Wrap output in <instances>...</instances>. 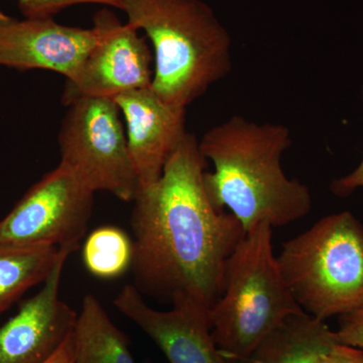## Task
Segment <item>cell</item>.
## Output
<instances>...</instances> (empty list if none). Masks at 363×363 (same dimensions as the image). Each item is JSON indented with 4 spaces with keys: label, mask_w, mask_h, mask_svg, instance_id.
<instances>
[{
    "label": "cell",
    "mask_w": 363,
    "mask_h": 363,
    "mask_svg": "<svg viewBox=\"0 0 363 363\" xmlns=\"http://www.w3.org/2000/svg\"><path fill=\"white\" fill-rule=\"evenodd\" d=\"M315 363H363V350L337 342Z\"/></svg>",
    "instance_id": "19"
},
{
    "label": "cell",
    "mask_w": 363,
    "mask_h": 363,
    "mask_svg": "<svg viewBox=\"0 0 363 363\" xmlns=\"http://www.w3.org/2000/svg\"><path fill=\"white\" fill-rule=\"evenodd\" d=\"M71 248L62 247L42 289L0 326V363H45L73 331L78 313L60 297Z\"/></svg>",
    "instance_id": "10"
},
{
    "label": "cell",
    "mask_w": 363,
    "mask_h": 363,
    "mask_svg": "<svg viewBox=\"0 0 363 363\" xmlns=\"http://www.w3.org/2000/svg\"><path fill=\"white\" fill-rule=\"evenodd\" d=\"M97 40L95 28L60 25L52 18H13L0 11V66L56 72L71 78Z\"/></svg>",
    "instance_id": "11"
},
{
    "label": "cell",
    "mask_w": 363,
    "mask_h": 363,
    "mask_svg": "<svg viewBox=\"0 0 363 363\" xmlns=\"http://www.w3.org/2000/svg\"><path fill=\"white\" fill-rule=\"evenodd\" d=\"M360 188H363V157L360 164L351 173L336 179L330 186L332 193L339 197H347Z\"/></svg>",
    "instance_id": "20"
},
{
    "label": "cell",
    "mask_w": 363,
    "mask_h": 363,
    "mask_svg": "<svg viewBox=\"0 0 363 363\" xmlns=\"http://www.w3.org/2000/svg\"><path fill=\"white\" fill-rule=\"evenodd\" d=\"M26 18H52L67 7L78 4H101L121 9V0H16Z\"/></svg>",
    "instance_id": "17"
},
{
    "label": "cell",
    "mask_w": 363,
    "mask_h": 363,
    "mask_svg": "<svg viewBox=\"0 0 363 363\" xmlns=\"http://www.w3.org/2000/svg\"><path fill=\"white\" fill-rule=\"evenodd\" d=\"M72 360H73V340H72L71 333L62 343L58 350L45 363H72Z\"/></svg>",
    "instance_id": "21"
},
{
    "label": "cell",
    "mask_w": 363,
    "mask_h": 363,
    "mask_svg": "<svg viewBox=\"0 0 363 363\" xmlns=\"http://www.w3.org/2000/svg\"><path fill=\"white\" fill-rule=\"evenodd\" d=\"M61 248L0 245V314L38 284L44 283Z\"/></svg>",
    "instance_id": "15"
},
{
    "label": "cell",
    "mask_w": 363,
    "mask_h": 363,
    "mask_svg": "<svg viewBox=\"0 0 363 363\" xmlns=\"http://www.w3.org/2000/svg\"><path fill=\"white\" fill-rule=\"evenodd\" d=\"M337 342L325 321L303 312L286 318L238 363H315Z\"/></svg>",
    "instance_id": "13"
},
{
    "label": "cell",
    "mask_w": 363,
    "mask_h": 363,
    "mask_svg": "<svg viewBox=\"0 0 363 363\" xmlns=\"http://www.w3.org/2000/svg\"><path fill=\"white\" fill-rule=\"evenodd\" d=\"M278 264L298 306L318 320L363 309V225L328 215L281 245Z\"/></svg>",
    "instance_id": "5"
},
{
    "label": "cell",
    "mask_w": 363,
    "mask_h": 363,
    "mask_svg": "<svg viewBox=\"0 0 363 363\" xmlns=\"http://www.w3.org/2000/svg\"><path fill=\"white\" fill-rule=\"evenodd\" d=\"M72 363H136L130 340L95 296L86 295L72 331Z\"/></svg>",
    "instance_id": "14"
},
{
    "label": "cell",
    "mask_w": 363,
    "mask_h": 363,
    "mask_svg": "<svg viewBox=\"0 0 363 363\" xmlns=\"http://www.w3.org/2000/svg\"><path fill=\"white\" fill-rule=\"evenodd\" d=\"M291 145L284 124L235 116L210 128L199 142L200 152L214 166L203 177L210 202L233 214L245 233L260 222L274 228L302 219L311 210V193L284 172L281 157Z\"/></svg>",
    "instance_id": "2"
},
{
    "label": "cell",
    "mask_w": 363,
    "mask_h": 363,
    "mask_svg": "<svg viewBox=\"0 0 363 363\" xmlns=\"http://www.w3.org/2000/svg\"><path fill=\"white\" fill-rule=\"evenodd\" d=\"M126 125V140L138 189L161 178L164 166L187 135L186 109L168 104L152 88L114 98Z\"/></svg>",
    "instance_id": "12"
},
{
    "label": "cell",
    "mask_w": 363,
    "mask_h": 363,
    "mask_svg": "<svg viewBox=\"0 0 363 363\" xmlns=\"http://www.w3.org/2000/svg\"><path fill=\"white\" fill-rule=\"evenodd\" d=\"M272 233L267 222L245 233L227 262L223 292L210 311L215 343L233 363L245 359L286 318L305 312L279 269Z\"/></svg>",
    "instance_id": "4"
},
{
    "label": "cell",
    "mask_w": 363,
    "mask_h": 363,
    "mask_svg": "<svg viewBox=\"0 0 363 363\" xmlns=\"http://www.w3.org/2000/svg\"><path fill=\"white\" fill-rule=\"evenodd\" d=\"M82 257L86 269L92 276L104 279L119 278L131 269L133 240L119 227H98L86 238Z\"/></svg>",
    "instance_id": "16"
},
{
    "label": "cell",
    "mask_w": 363,
    "mask_h": 363,
    "mask_svg": "<svg viewBox=\"0 0 363 363\" xmlns=\"http://www.w3.org/2000/svg\"><path fill=\"white\" fill-rule=\"evenodd\" d=\"M335 334L339 342L363 350V309L339 317Z\"/></svg>",
    "instance_id": "18"
},
{
    "label": "cell",
    "mask_w": 363,
    "mask_h": 363,
    "mask_svg": "<svg viewBox=\"0 0 363 363\" xmlns=\"http://www.w3.org/2000/svg\"><path fill=\"white\" fill-rule=\"evenodd\" d=\"M113 304L152 339L169 363H233L215 343L209 310L190 298H176L169 311H160L135 285H126Z\"/></svg>",
    "instance_id": "9"
},
{
    "label": "cell",
    "mask_w": 363,
    "mask_h": 363,
    "mask_svg": "<svg viewBox=\"0 0 363 363\" xmlns=\"http://www.w3.org/2000/svg\"><path fill=\"white\" fill-rule=\"evenodd\" d=\"M207 160L187 133L161 178L138 189L131 213L135 286L169 303L194 301L211 311L223 292L227 262L245 230L233 214L210 202Z\"/></svg>",
    "instance_id": "1"
},
{
    "label": "cell",
    "mask_w": 363,
    "mask_h": 363,
    "mask_svg": "<svg viewBox=\"0 0 363 363\" xmlns=\"http://www.w3.org/2000/svg\"><path fill=\"white\" fill-rule=\"evenodd\" d=\"M128 23L154 48L152 91L187 109L231 69V39L202 0H121Z\"/></svg>",
    "instance_id": "3"
},
{
    "label": "cell",
    "mask_w": 363,
    "mask_h": 363,
    "mask_svg": "<svg viewBox=\"0 0 363 363\" xmlns=\"http://www.w3.org/2000/svg\"><path fill=\"white\" fill-rule=\"evenodd\" d=\"M94 194L59 164L0 220V245L68 247L76 252L87 233Z\"/></svg>",
    "instance_id": "7"
},
{
    "label": "cell",
    "mask_w": 363,
    "mask_h": 363,
    "mask_svg": "<svg viewBox=\"0 0 363 363\" xmlns=\"http://www.w3.org/2000/svg\"><path fill=\"white\" fill-rule=\"evenodd\" d=\"M58 135L61 162L93 192L133 202L138 180L121 111L111 98H82L68 105Z\"/></svg>",
    "instance_id": "6"
},
{
    "label": "cell",
    "mask_w": 363,
    "mask_h": 363,
    "mask_svg": "<svg viewBox=\"0 0 363 363\" xmlns=\"http://www.w3.org/2000/svg\"><path fill=\"white\" fill-rule=\"evenodd\" d=\"M97 40L76 73L67 79L62 102L111 98L152 85L154 55L147 39L104 7L93 16Z\"/></svg>",
    "instance_id": "8"
}]
</instances>
